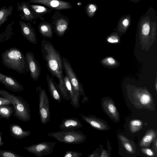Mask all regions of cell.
Instances as JSON below:
<instances>
[{
  "label": "cell",
  "mask_w": 157,
  "mask_h": 157,
  "mask_svg": "<svg viewBox=\"0 0 157 157\" xmlns=\"http://www.w3.org/2000/svg\"><path fill=\"white\" fill-rule=\"evenodd\" d=\"M41 46L43 58L48 71L52 75L58 80L57 86L61 97L67 101L71 100L64 81L63 67L59 52L51 42L45 40H42Z\"/></svg>",
  "instance_id": "6da1fadb"
},
{
  "label": "cell",
  "mask_w": 157,
  "mask_h": 157,
  "mask_svg": "<svg viewBox=\"0 0 157 157\" xmlns=\"http://www.w3.org/2000/svg\"><path fill=\"white\" fill-rule=\"evenodd\" d=\"M2 62L7 68L20 74H26L29 71L25 56L19 49L11 48L1 54Z\"/></svg>",
  "instance_id": "7a4b0ae2"
},
{
  "label": "cell",
  "mask_w": 157,
  "mask_h": 157,
  "mask_svg": "<svg viewBox=\"0 0 157 157\" xmlns=\"http://www.w3.org/2000/svg\"><path fill=\"white\" fill-rule=\"evenodd\" d=\"M0 96L8 98L11 102L14 109V117L25 122L30 120L29 105L21 96L11 94L6 90L1 89Z\"/></svg>",
  "instance_id": "3957f363"
},
{
  "label": "cell",
  "mask_w": 157,
  "mask_h": 157,
  "mask_svg": "<svg viewBox=\"0 0 157 157\" xmlns=\"http://www.w3.org/2000/svg\"><path fill=\"white\" fill-rule=\"evenodd\" d=\"M62 60L63 69L72 86L77 100L79 102L80 97L82 95L83 97L82 101L84 103L88 101V98L85 95L82 84L79 81L70 62L65 57L62 58Z\"/></svg>",
  "instance_id": "277c9868"
},
{
  "label": "cell",
  "mask_w": 157,
  "mask_h": 157,
  "mask_svg": "<svg viewBox=\"0 0 157 157\" xmlns=\"http://www.w3.org/2000/svg\"><path fill=\"white\" fill-rule=\"evenodd\" d=\"M48 136L52 137L59 142L69 144H78L84 142L86 136L80 130L67 131L63 130L48 133Z\"/></svg>",
  "instance_id": "5b68a950"
},
{
  "label": "cell",
  "mask_w": 157,
  "mask_h": 157,
  "mask_svg": "<svg viewBox=\"0 0 157 157\" xmlns=\"http://www.w3.org/2000/svg\"><path fill=\"white\" fill-rule=\"evenodd\" d=\"M39 98V112L40 121L45 124L50 120L51 113L49 99L45 90L40 85L36 87Z\"/></svg>",
  "instance_id": "8992f818"
},
{
  "label": "cell",
  "mask_w": 157,
  "mask_h": 157,
  "mask_svg": "<svg viewBox=\"0 0 157 157\" xmlns=\"http://www.w3.org/2000/svg\"><path fill=\"white\" fill-rule=\"evenodd\" d=\"M129 100L137 109H144L149 110H154L155 105L154 100L150 94L144 92L139 93L133 95Z\"/></svg>",
  "instance_id": "52a82bcc"
},
{
  "label": "cell",
  "mask_w": 157,
  "mask_h": 157,
  "mask_svg": "<svg viewBox=\"0 0 157 157\" xmlns=\"http://www.w3.org/2000/svg\"><path fill=\"white\" fill-rule=\"evenodd\" d=\"M56 143V142L43 141L24 148L37 157H43L44 156L52 154Z\"/></svg>",
  "instance_id": "ba28073f"
},
{
  "label": "cell",
  "mask_w": 157,
  "mask_h": 157,
  "mask_svg": "<svg viewBox=\"0 0 157 157\" xmlns=\"http://www.w3.org/2000/svg\"><path fill=\"white\" fill-rule=\"evenodd\" d=\"M101 104L103 111L112 121L116 123L120 121V114L113 99L108 97L103 98Z\"/></svg>",
  "instance_id": "9c48e42d"
},
{
  "label": "cell",
  "mask_w": 157,
  "mask_h": 157,
  "mask_svg": "<svg viewBox=\"0 0 157 157\" xmlns=\"http://www.w3.org/2000/svg\"><path fill=\"white\" fill-rule=\"evenodd\" d=\"M25 57L28 64L31 78L34 81L38 80L41 73V67L34 54L31 52L26 53Z\"/></svg>",
  "instance_id": "30bf717a"
},
{
  "label": "cell",
  "mask_w": 157,
  "mask_h": 157,
  "mask_svg": "<svg viewBox=\"0 0 157 157\" xmlns=\"http://www.w3.org/2000/svg\"><path fill=\"white\" fill-rule=\"evenodd\" d=\"M17 10L20 12L19 16L21 19L23 20L32 22L33 20L37 17L28 2H18L17 4Z\"/></svg>",
  "instance_id": "8fae6325"
},
{
  "label": "cell",
  "mask_w": 157,
  "mask_h": 157,
  "mask_svg": "<svg viewBox=\"0 0 157 157\" xmlns=\"http://www.w3.org/2000/svg\"><path fill=\"white\" fill-rule=\"evenodd\" d=\"M80 115L82 119L93 128L99 130H107L110 129L108 123L105 121L97 117L95 115L86 116L82 113Z\"/></svg>",
  "instance_id": "7c38bea8"
},
{
  "label": "cell",
  "mask_w": 157,
  "mask_h": 157,
  "mask_svg": "<svg viewBox=\"0 0 157 157\" xmlns=\"http://www.w3.org/2000/svg\"><path fill=\"white\" fill-rule=\"evenodd\" d=\"M0 82L7 88L16 93L24 90L21 84L16 79L10 76L4 75L0 72Z\"/></svg>",
  "instance_id": "4fadbf2b"
},
{
  "label": "cell",
  "mask_w": 157,
  "mask_h": 157,
  "mask_svg": "<svg viewBox=\"0 0 157 157\" xmlns=\"http://www.w3.org/2000/svg\"><path fill=\"white\" fill-rule=\"evenodd\" d=\"M19 24L22 34L31 43L37 44L36 33L29 22L26 23L22 21H19Z\"/></svg>",
  "instance_id": "5bb4252c"
},
{
  "label": "cell",
  "mask_w": 157,
  "mask_h": 157,
  "mask_svg": "<svg viewBox=\"0 0 157 157\" xmlns=\"http://www.w3.org/2000/svg\"><path fill=\"white\" fill-rule=\"evenodd\" d=\"M82 126V124L78 118L72 117L63 119L59 128L62 130L71 131H75Z\"/></svg>",
  "instance_id": "9a60e30c"
},
{
  "label": "cell",
  "mask_w": 157,
  "mask_h": 157,
  "mask_svg": "<svg viewBox=\"0 0 157 157\" xmlns=\"http://www.w3.org/2000/svg\"><path fill=\"white\" fill-rule=\"evenodd\" d=\"M28 2L41 3L49 7L58 10L69 9L71 6L70 3L60 0H30Z\"/></svg>",
  "instance_id": "2e32d148"
},
{
  "label": "cell",
  "mask_w": 157,
  "mask_h": 157,
  "mask_svg": "<svg viewBox=\"0 0 157 157\" xmlns=\"http://www.w3.org/2000/svg\"><path fill=\"white\" fill-rule=\"evenodd\" d=\"M46 80L48 90L52 98L58 103H60L62 101V97L60 94L57 85L48 75H46Z\"/></svg>",
  "instance_id": "e0dca14e"
},
{
  "label": "cell",
  "mask_w": 157,
  "mask_h": 157,
  "mask_svg": "<svg viewBox=\"0 0 157 157\" xmlns=\"http://www.w3.org/2000/svg\"><path fill=\"white\" fill-rule=\"evenodd\" d=\"M10 131L11 135L17 139H22L29 136L31 132L29 130H24L19 125L15 124H10Z\"/></svg>",
  "instance_id": "ac0fdd59"
},
{
  "label": "cell",
  "mask_w": 157,
  "mask_h": 157,
  "mask_svg": "<svg viewBox=\"0 0 157 157\" xmlns=\"http://www.w3.org/2000/svg\"><path fill=\"white\" fill-rule=\"evenodd\" d=\"M157 131L152 128L147 130L140 142L139 146L141 147H149L151 144L157 137Z\"/></svg>",
  "instance_id": "d6986e66"
},
{
  "label": "cell",
  "mask_w": 157,
  "mask_h": 157,
  "mask_svg": "<svg viewBox=\"0 0 157 157\" xmlns=\"http://www.w3.org/2000/svg\"><path fill=\"white\" fill-rule=\"evenodd\" d=\"M64 81L65 86L71 98L70 104L75 108H78L80 106L79 102L76 99L72 86L66 75L64 76Z\"/></svg>",
  "instance_id": "ffe728a7"
},
{
  "label": "cell",
  "mask_w": 157,
  "mask_h": 157,
  "mask_svg": "<svg viewBox=\"0 0 157 157\" xmlns=\"http://www.w3.org/2000/svg\"><path fill=\"white\" fill-rule=\"evenodd\" d=\"M68 22L63 18L57 21L54 25V30L56 34L59 36H62L67 30Z\"/></svg>",
  "instance_id": "44dd1931"
},
{
  "label": "cell",
  "mask_w": 157,
  "mask_h": 157,
  "mask_svg": "<svg viewBox=\"0 0 157 157\" xmlns=\"http://www.w3.org/2000/svg\"><path fill=\"white\" fill-rule=\"evenodd\" d=\"M118 138L128 153L131 154L135 153L136 151L135 146L132 141L123 135H119Z\"/></svg>",
  "instance_id": "7402d4cb"
},
{
  "label": "cell",
  "mask_w": 157,
  "mask_h": 157,
  "mask_svg": "<svg viewBox=\"0 0 157 157\" xmlns=\"http://www.w3.org/2000/svg\"><path fill=\"white\" fill-rule=\"evenodd\" d=\"M13 6L11 5L8 7L4 6L0 8V27L8 19L12 13Z\"/></svg>",
  "instance_id": "603a6c76"
},
{
  "label": "cell",
  "mask_w": 157,
  "mask_h": 157,
  "mask_svg": "<svg viewBox=\"0 0 157 157\" xmlns=\"http://www.w3.org/2000/svg\"><path fill=\"white\" fill-rule=\"evenodd\" d=\"M14 112V109L11 105H0V118L10 120Z\"/></svg>",
  "instance_id": "cb8c5ba5"
},
{
  "label": "cell",
  "mask_w": 157,
  "mask_h": 157,
  "mask_svg": "<svg viewBox=\"0 0 157 157\" xmlns=\"http://www.w3.org/2000/svg\"><path fill=\"white\" fill-rule=\"evenodd\" d=\"M38 29L40 33L43 36L49 38H52V30L50 24L45 23L40 24Z\"/></svg>",
  "instance_id": "d4e9b609"
},
{
  "label": "cell",
  "mask_w": 157,
  "mask_h": 157,
  "mask_svg": "<svg viewBox=\"0 0 157 157\" xmlns=\"http://www.w3.org/2000/svg\"><path fill=\"white\" fill-rule=\"evenodd\" d=\"M14 23L13 21L8 25L5 31L0 33V43L6 41L12 37L13 34V26Z\"/></svg>",
  "instance_id": "484cf974"
},
{
  "label": "cell",
  "mask_w": 157,
  "mask_h": 157,
  "mask_svg": "<svg viewBox=\"0 0 157 157\" xmlns=\"http://www.w3.org/2000/svg\"><path fill=\"white\" fill-rule=\"evenodd\" d=\"M131 22V17L129 14L124 15L119 19L117 24L118 29L120 30H125L130 25Z\"/></svg>",
  "instance_id": "4316f807"
},
{
  "label": "cell",
  "mask_w": 157,
  "mask_h": 157,
  "mask_svg": "<svg viewBox=\"0 0 157 157\" xmlns=\"http://www.w3.org/2000/svg\"><path fill=\"white\" fill-rule=\"evenodd\" d=\"M143 121L139 119H133L129 123V128L131 133L134 134L140 131L143 127Z\"/></svg>",
  "instance_id": "83f0119b"
},
{
  "label": "cell",
  "mask_w": 157,
  "mask_h": 157,
  "mask_svg": "<svg viewBox=\"0 0 157 157\" xmlns=\"http://www.w3.org/2000/svg\"><path fill=\"white\" fill-rule=\"evenodd\" d=\"M98 9V6L96 4L89 3L86 7V13L89 17H92L95 15Z\"/></svg>",
  "instance_id": "f1b7e54d"
},
{
  "label": "cell",
  "mask_w": 157,
  "mask_h": 157,
  "mask_svg": "<svg viewBox=\"0 0 157 157\" xmlns=\"http://www.w3.org/2000/svg\"><path fill=\"white\" fill-rule=\"evenodd\" d=\"M34 12L36 15L48 12V10L45 7L39 5H30Z\"/></svg>",
  "instance_id": "f546056e"
},
{
  "label": "cell",
  "mask_w": 157,
  "mask_h": 157,
  "mask_svg": "<svg viewBox=\"0 0 157 157\" xmlns=\"http://www.w3.org/2000/svg\"><path fill=\"white\" fill-rule=\"evenodd\" d=\"M0 157H22L11 151L0 150Z\"/></svg>",
  "instance_id": "4dcf8cb0"
},
{
  "label": "cell",
  "mask_w": 157,
  "mask_h": 157,
  "mask_svg": "<svg viewBox=\"0 0 157 157\" xmlns=\"http://www.w3.org/2000/svg\"><path fill=\"white\" fill-rule=\"evenodd\" d=\"M80 152L68 151H66L63 157H80L82 155Z\"/></svg>",
  "instance_id": "1f68e13d"
},
{
  "label": "cell",
  "mask_w": 157,
  "mask_h": 157,
  "mask_svg": "<svg viewBox=\"0 0 157 157\" xmlns=\"http://www.w3.org/2000/svg\"><path fill=\"white\" fill-rule=\"evenodd\" d=\"M142 152L145 155L149 156L154 157L156 155L155 152L151 149L147 147H142L141 148Z\"/></svg>",
  "instance_id": "d6a6232c"
},
{
  "label": "cell",
  "mask_w": 157,
  "mask_h": 157,
  "mask_svg": "<svg viewBox=\"0 0 157 157\" xmlns=\"http://www.w3.org/2000/svg\"><path fill=\"white\" fill-rule=\"evenodd\" d=\"M0 105H12L10 101L7 98L0 96Z\"/></svg>",
  "instance_id": "836d02e7"
},
{
  "label": "cell",
  "mask_w": 157,
  "mask_h": 157,
  "mask_svg": "<svg viewBox=\"0 0 157 157\" xmlns=\"http://www.w3.org/2000/svg\"><path fill=\"white\" fill-rule=\"evenodd\" d=\"M108 63L110 65H113L115 63V60L112 57H109L107 59Z\"/></svg>",
  "instance_id": "e575fe53"
},
{
  "label": "cell",
  "mask_w": 157,
  "mask_h": 157,
  "mask_svg": "<svg viewBox=\"0 0 157 157\" xmlns=\"http://www.w3.org/2000/svg\"><path fill=\"white\" fill-rule=\"evenodd\" d=\"M108 41L110 43H116L118 41V40L117 39H115V38L113 37H112L109 38Z\"/></svg>",
  "instance_id": "d590c367"
},
{
  "label": "cell",
  "mask_w": 157,
  "mask_h": 157,
  "mask_svg": "<svg viewBox=\"0 0 157 157\" xmlns=\"http://www.w3.org/2000/svg\"><path fill=\"white\" fill-rule=\"evenodd\" d=\"M154 147L155 151L157 153V137L153 141Z\"/></svg>",
  "instance_id": "8d00e7d4"
},
{
  "label": "cell",
  "mask_w": 157,
  "mask_h": 157,
  "mask_svg": "<svg viewBox=\"0 0 157 157\" xmlns=\"http://www.w3.org/2000/svg\"><path fill=\"white\" fill-rule=\"evenodd\" d=\"M108 153L105 150H103L101 157H108Z\"/></svg>",
  "instance_id": "74e56055"
},
{
  "label": "cell",
  "mask_w": 157,
  "mask_h": 157,
  "mask_svg": "<svg viewBox=\"0 0 157 157\" xmlns=\"http://www.w3.org/2000/svg\"><path fill=\"white\" fill-rule=\"evenodd\" d=\"M2 132H0V147L4 145L5 143L3 142L2 139Z\"/></svg>",
  "instance_id": "f35d334b"
},
{
  "label": "cell",
  "mask_w": 157,
  "mask_h": 157,
  "mask_svg": "<svg viewBox=\"0 0 157 157\" xmlns=\"http://www.w3.org/2000/svg\"><path fill=\"white\" fill-rule=\"evenodd\" d=\"M132 2L136 3L140 2L141 0H129Z\"/></svg>",
  "instance_id": "ab89813d"
}]
</instances>
